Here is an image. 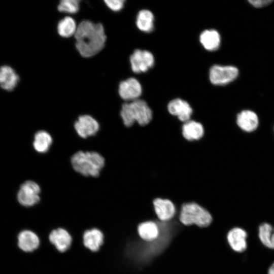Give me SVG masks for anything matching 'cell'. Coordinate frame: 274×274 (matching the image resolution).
Here are the masks:
<instances>
[{
    "label": "cell",
    "mask_w": 274,
    "mask_h": 274,
    "mask_svg": "<svg viewBox=\"0 0 274 274\" xmlns=\"http://www.w3.org/2000/svg\"><path fill=\"white\" fill-rule=\"evenodd\" d=\"M120 115L124 124L127 127L131 126L135 122L144 126L151 121L152 112L145 101L138 99L124 104Z\"/></svg>",
    "instance_id": "3957f363"
},
{
    "label": "cell",
    "mask_w": 274,
    "mask_h": 274,
    "mask_svg": "<svg viewBox=\"0 0 274 274\" xmlns=\"http://www.w3.org/2000/svg\"><path fill=\"white\" fill-rule=\"evenodd\" d=\"M153 206L157 217L162 221H168L175 216V206L169 199L156 198L153 201Z\"/></svg>",
    "instance_id": "4fadbf2b"
},
{
    "label": "cell",
    "mask_w": 274,
    "mask_h": 274,
    "mask_svg": "<svg viewBox=\"0 0 274 274\" xmlns=\"http://www.w3.org/2000/svg\"><path fill=\"white\" fill-rule=\"evenodd\" d=\"M19 77L15 70L8 65L0 66V87L7 91H12L17 85Z\"/></svg>",
    "instance_id": "9a60e30c"
},
{
    "label": "cell",
    "mask_w": 274,
    "mask_h": 274,
    "mask_svg": "<svg viewBox=\"0 0 274 274\" xmlns=\"http://www.w3.org/2000/svg\"><path fill=\"white\" fill-rule=\"evenodd\" d=\"M108 7L113 11H119L121 10L124 4L123 0H106L105 1Z\"/></svg>",
    "instance_id": "484cf974"
},
{
    "label": "cell",
    "mask_w": 274,
    "mask_h": 274,
    "mask_svg": "<svg viewBox=\"0 0 274 274\" xmlns=\"http://www.w3.org/2000/svg\"><path fill=\"white\" fill-rule=\"evenodd\" d=\"M130 62L132 71L140 73L147 71L153 66L154 58L147 50L136 49L130 57Z\"/></svg>",
    "instance_id": "52a82bcc"
},
{
    "label": "cell",
    "mask_w": 274,
    "mask_h": 274,
    "mask_svg": "<svg viewBox=\"0 0 274 274\" xmlns=\"http://www.w3.org/2000/svg\"><path fill=\"white\" fill-rule=\"evenodd\" d=\"M267 274H274V262L269 267Z\"/></svg>",
    "instance_id": "83f0119b"
},
{
    "label": "cell",
    "mask_w": 274,
    "mask_h": 274,
    "mask_svg": "<svg viewBox=\"0 0 274 274\" xmlns=\"http://www.w3.org/2000/svg\"><path fill=\"white\" fill-rule=\"evenodd\" d=\"M104 235L99 229L93 228L86 230L83 235L84 246L92 252L99 250L104 243Z\"/></svg>",
    "instance_id": "5bb4252c"
},
{
    "label": "cell",
    "mask_w": 274,
    "mask_h": 274,
    "mask_svg": "<svg viewBox=\"0 0 274 274\" xmlns=\"http://www.w3.org/2000/svg\"><path fill=\"white\" fill-rule=\"evenodd\" d=\"M154 15L148 10L140 11L136 17V24L141 31L149 32L154 28Z\"/></svg>",
    "instance_id": "603a6c76"
},
{
    "label": "cell",
    "mask_w": 274,
    "mask_h": 274,
    "mask_svg": "<svg viewBox=\"0 0 274 274\" xmlns=\"http://www.w3.org/2000/svg\"><path fill=\"white\" fill-rule=\"evenodd\" d=\"M79 6L78 0H62L59 2L57 8L60 12L74 14L79 11Z\"/></svg>",
    "instance_id": "d4e9b609"
},
{
    "label": "cell",
    "mask_w": 274,
    "mask_h": 274,
    "mask_svg": "<svg viewBox=\"0 0 274 274\" xmlns=\"http://www.w3.org/2000/svg\"><path fill=\"white\" fill-rule=\"evenodd\" d=\"M40 192V187L37 183L27 181L21 185L17 194V199L21 205L30 207L39 202Z\"/></svg>",
    "instance_id": "8992f818"
},
{
    "label": "cell",
    "mask_w": 274,
    "mask_h": 274,
    "mask_svg": "<svg viewBox=\"0 0 274 274\" xmlns=\"http://www.w3.org/2000/svg\"><path fill=\"white\" fill-rule=\"evenodd\" d=\"M77 26L73 18L65 17L58 22L57 31L60 36L68 38L75 35Z\"/></svg>",
    "instance_id": "cb8c5ba5"
},
{
    "label": "cell",
    "mask_w": 274,
    "mask_h": 274,
    "mask_svg": "<svg viewBox=\"0 0 274 274\" xmlns=\"http://www.w3.org/2000/svg\"><path fill=\"white\" fill-rule=\"evenodd\" d=\"M48 238L50 242L61 253L66 251L70 248L72 242L71 235L63 228L52 230Z\"/></svg>",
    "instance_id": "30bf717a"
},
{
    "label": "cell",
    "mask_w": 274,
    "mask_h": 274,
    "mask_svg": "<svg viewBox=\"0 0 274 274\" xmlns=\"http://www.w3.org/2000/svg\"><path fill=\"white\" fill-rule=\"evenodd\" d=\"M199 41L206 49L214 51L218 49L220 45L221 37L217 30L207 29L201 32Z\"/></svg>",
    "instance_id": "ac0fdd59"
},
{
    "label": "cell",
    "mask_w": 274,
    "mask_h": 274,
    "mask_svg": "<svg viewBox=\"0 0 274 274\" xmlns=\"http://www.w3.org/2000/svg\"><path fill=\"white\" fill-rule=\"evenodd\" d=\"M204 134V129L202 124L195 121L189 120L182 126V134L188 141L198 140Z\"/></svg>",
    "instance_id": "d6986e66"
},
{
    "label": "cell",
    "mask_w": 274,
    "mask_h": 274,
    "mask_svg": "<svg viewBox=\"0 0 274 274\" xmlns=\"http://www.w3.org/2000/svg\"><path fill=\"white\" fill-rule=\"evenodd\" d=\"M75 129L77 134L82 138L95 135L99 130V125L98 122L92 117L88 115L79 116L74 124Z\"/></svg>",
    "instance_id": "ba28073f"
},
{
    "label": "cell",
    "mask_w": 274,
    "mask_h": 274,
    "mask_svg": "<svg viewBox=\"0 0 274 274\" xmlns=\"http://www.w3.org/2000/svg\"><path fill=\"white\" fill-rule=\"evenodd\" d=\"M142 88L140 83L134 78H129L122 81L118 88L120 97L127 101L138 99L142 94Z\"/></svg>",
    "instance_id": "9c48e42d"
},
{
    "label": "cell",
    "mask_w": 274,
    "mask_h": 274,
    "mask_svg": "<svg viewBox=\"0 0 274 274\" xmlns=\"http://www.w3.org/2000/svg\"><path fill=\"white\" fill-rule=\"evenodd\" d=\"M247 233L241 227H234L227 234V240L230 248L236 252H244L247 248Z\"/></svg>",
    "instance_id": "8fae6325"
},
{
    "label": "cell",
    "mask_w": 274,
    "mask_h": 274,
    "mask_svg": "<svg viewBox=\"0 0 274 274\" xmlns=\"http://www.w3.org/2000/svg\"><path fill=\"white\" fill-rule=\"evenodd\" d=\"M258 237L265 247L274 249V227L271 224L263 223L259 225Z\"/></svg>",
    "instance_id": "7402d4cb"
},
{
    "label": "cell",
    "mask_w": 274,
    "mask_h": 274,
    "mask_svg": "<svg viewBox=\"0 0 274 274\" xmlns=\"http://www.w3.org/2000/svg\"><path fill=\"white\" fill-rule=\"evenodd\" d=\"M74 36L76 40V47L84 57L93 56L100 52L106 41L102 25L86 20L78 25Z\"/></svg>",
    "instance_id": "6da1fadb"
},
{
    "label": "cell",
    "mask_w": 274,
    "mask_h": 274,
    "mask_svg": "<svg viewBox=\"0 0 274 274\" xmlns=\"http://www.w3.org/2000/svg\"><path fill=\"white\" fill-rule=\"evenodd\" d=\"M170 114L177 116L183 122L190 120L192 114V109L186 101L180 98H176L171 100L167 106Z\"/></svg>",
    "instance_id": "7c38bea8"
},
{
    "label": "cell",
    "mask_w": 274,
    "mask_h": 274,
    "mask_svg": "<svg viewBox=\"0 0 274 274\" xmlns=\"http://www.w3.org/2000/svg\"><path fill=\"white\" fill-rule=\"evenodd\" d=\"M236 122L243 130L250 132L254 130L258 124V116L250 110H244L237 116Z\"/></svg>",
    "instance_id": "e0dca14e"
},
{
    "label": "cell",
    "mask_w": 274,
    "mask_h": 274,
    "mask_svg": "<svg viewBox=\"0 0 274 274\" xmlns=\"http://www.w3.org/2000/svg\"><path fill=\"white\" fill-rule=\"evenodd\" d=\"M249 3L255 8H263L273 2L272 0H249Z\"/></svg>",
    "instance_id": "4316f807"
},
{
    "label": "cell",
    "mask_w": 274,
    "mask_h": 274,
    "mask_svg": "<svg viewBox=\"0 0 274 274\" xmlns=\"http://www.w3.org/2000/svg\"><path fill=\"white\" fill-rule=\"evenodd\" d=\"M238 70L232 65H213L210 70L211 82L216 85H226L234 81L238 76Z\"/></svg>",
    "instance_id": "5b68a950"
},
{
    "label": "cell",
    "mask_w": 274,
    "mask_h": 274,
    "mask_svg": "<svg viewBox=\"0 0 274 274\" xmlns=\"http://www.w3.org/2000/svg\"><path fill=\"white\" fill-rule=\"evenodd\" d=\"M52 143L51 135L45 130L38 131L35 135L33 146L40 153L47 152Z\"/></svg>",
    "instance_id": "44dd1931"
},
{
    "label": "cell",
    "mask_w": 274,
    "mask_h": 274,
    "mask_svg": "<svg viewBox=\"0 0 274 274\" xmlns=\"http://www.w3.org/2000/svg\"><path fill=\"white\" fill-rule=\"evenodd\" d=\"M39 245L38 236L31 230H23L18 235V247L24 252H32L39 247Z\"/></svg>",
    "instance_id": "2e32d148"
},
{
    "label": "cell",
    "mask_w": 274,
    "mask_h": 274,
    "mask_svg": "<svg viewBox=\"0 0 274 274\" xmlns=\"http://www.w3.org/2000/svg\"><path fill=\"white\" fill-rule=\"evenodd\" d=\"M73 168L77 172L86 177H97L105 165L104 158L94 151L76 153L71 158Z\"/></svg>",
    "instance_id": "7a4b0ae2"
},
{
    "label": "cell",
    "mask_w": 274,
    "mask_h": 274,
    "mask_svg": "<svg viewBox=\"0 0 274 274\" xmlns=\"http://www.w3.org/2000/svg\"><path fill=\"white\" fill-rule=\"evenodd\" d=\"M138 232L143 239L152 242L159 235V229L157 224L152 221H146L140 224L138 226Z\"/></svg>",
    "instance_id": "ffe728a7"
},
{
    "label": "cell",
    "mask_w": 274,
    "mask_h": 274,
    "mask_svg": "<svg viewBox=\"0 0 274 274\" xmlns=\"http://www.w3.org/2000/svg\"><path fill=\"white\" fill-rule=\"evenodd\" d=\"M179 220L186 226L194 224L199 227H206L211 224L213 218L204 208L196 203L190 202L182 206Z\"/></svg>",
    "instance_id": "277c9868"
}]
</instances>
